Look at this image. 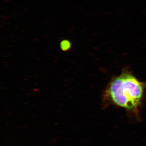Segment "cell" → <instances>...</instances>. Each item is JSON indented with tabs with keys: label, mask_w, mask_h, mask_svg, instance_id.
Masks as SVG:
<instances>
[{
	"label": "cell",
	"mask_w": 146,
	"mask_h": 146,
	"mask_svg": "<svg viewBox=\"0 0 146 146\" xmlns=\"http://www.w3.org/2000/svg\"><path fill=\"white\" fill-rule=\"evenodd\" d=\"M146 91V82L139 80L133 72L124 68L112 78L102 95L103 107L123 108L131 119L140 121Z\"/></svg>",
	"instance_id": "obj_1"
},
{
	"label": "cell",
	"mask_w": 146,
	"mask_h": 146,
	"mask_svg": "<svg viewBox=\"0 0 146 146\" xmlns=\"http://www.w3.org/2000/svg\"><path fill=\"white\" fill-rule=\"evenodd\" d=\"M70 46V43L68 41L65 40L61 43V46L62 47V48H65V49H66L67 48H69Z\"/></svg>",
	"instance_id": "obj_2"
}]
</instances>
